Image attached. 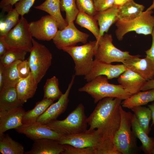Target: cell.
Wrapping results in <instances>:
<instances>
[{
    "instance_id": "obj_30",
    "label": "cell",
    "mask_w": 154,
    "mask_h": 154,
    "mask_svg": "<svg viewBox=\"0 0 154 154\" xmlns=\"http://www.w3.org/2000/svg\"><path fill=\"white\" fill-rule=\"evenodd\" d=\"M75 23L82 27L90 31L97 40L99 35V28L95 17L88 15L82 10H79Z\"/></svg>"
},
{
    "instance_id": "obj_13",
    "label": "cell",
    "mask_w": 154,
    "mask_h": 154,
    "mask_svg": "<svg viewBox=\"0 0 154 154\" xmlns=\"http://www.w3.org/2000/svg\"><path fill=\"white\" fill-rule=\"evenodd\" d=\"M100 138V135L98 129H88L75 134L63 135L58 141L62 144L69 145L76 147H92L94 149L95 151Z\"/></svg>"
},
{
    "instance_id": "obj_5",
    "label": "cell",
    "mask_w": 154,
    "mask_h": 154,
    "mask_svg": "<svg viewBox=\"0 0 154 154\" xmlns=\"http://www.w3.org/2000/svg\"><path fill=\"white\" fill-rule=\"evenodd\" d=\"M153 10H146L134 19L119 20L116 23L115 34L117 39L121 40L125 35L134 31L138 34H151L154 28V16Z\"/></svg>"
},
{
    "instance_id": "obj_14",
    "label": "cell",
    "mask_w": 154,
    "mask_h": 154,
    "mask_svg": "<svg viewBox=\"0 0 154 154\" xmlns=\"http://www.w3.org/2000/svg\"><path fill=\"white\" fill-rule=\"evenodd\" d=\"M15 130L33 141L42 139L58 141L63 135L51 129L46 124L37 121L29 124L23 125Z\"/></svg>"
},
{
    "instance_id": "obj_40",
    "label": "cell",
    "mask_w": 154,
    "mask_h": 154,
    "mask_svg": "<svg viewBox=\"0 0 154 154\" xmlns=\"http://www.w3.org/2000/svg\"><path fill=\"white\" fill-rule=\"evenodd\" d=\"M17 68L20 79L27 77L31 72L29 62L27 60L19 62L17 65Z\"/></svg>"
},
{
    "instance_id": "obj_4",
    "label": "cell",
    "mask_w": 154,
    "mask_h": 154,
    "mask_svg": "<svg viewBox=\"0 0 154 154\" xmlns=\"http://www.w3.org/2000/svg\"><path fill=\"white\" fill-rule=\"evenodd\" d=\"M119 109L120 121L115 136V147L121 154L132 153L137 147L136 137L131 130L133 114L124 110L121 105Z\"/></svg>"
},
{
    "instance_id": "obj_47",
    "label": "cell",
    "mask_w": 154,
    "mask_h": 154,
    "mask_svg": "<svg viewBox=\"0 0 154 154\" xmlns=\"http://www.w3.org/2000/svg\"><path fill=\"white\" fill-rule=\"evenodd\" d=\"M131 0H115L114 5L119 7Z\"/></svg>"
},
{
    "instance_id": "obj_11",
    "label": "cell",
    "mask_w": 154,
    "mask_h": 154,
    "mask_svg": "<svg viewBox=\"0 0 154 154\" xmlns=\"http://www.w3.org/2000/svg\"><path fill=\"white\" fill-rule=\"evenodd\" d=\"M89 36L78 30L72 22L62 30H59L52 40L56 47L62 50L64 48L76 46L79 42L86 43Z\"/></svg>"
},
{
    "instance_id": "obj_19",
    "label": "cell",
    "mask_w": 154,
    "mask_h": 154,
    "mask_svg": "<svg viewBox=\"0 0 154 154\" xmlns=\"http://www.w3.org/2000/svg\"><path fill=\"white\" fill-rule=\"evenodd\" d=\"M34 141L31 150L25 152V154H62L65 148V145L57 140L42 139Z\"/></svg>"
},
{
    "instance_id": "obj_36",
    "label": "cell",
    "mask_w": 154,
    "mask_h": 154,
    "mask_svg": "<svg viewBox=\"0 0 154 154\" xmlns=\"http://www.w3.org/2000/svg\"><path fill=\"white\" fill-rule=\"evenodd\" d=\"M61 11L66 13V20L68 24L75 20L79 10L75 0H60Z\"/></svg>"
},
{
    "instance_id": "obj_1",
    "label": "cell",
    "mask_w": 154,
    "mask_h": 154,
    "mask_svg": "<svg viewBox=\"0 0 154 154\" xmlns=\"http://www.w3.org/2000/svg\"><path fill=\"white\" fill-rule=\"evenodd\" d=\"M106 76H98L79 88L78 90L90 95L95 104L106 97L117 98L122 100L131 96L120 84H110Z\"/></svg>"
},
{
    "instance_id": "obj_51",
    "label": "cell",
    "mask_w": 154,
    "mask_h": 154,
    "mask_svg": "<svg viewBox=\"0 0 154 154\" xmlns=\"http://www.w3.org/2000/svg\"><path fill=\"white\" fill-rule=\"evenodd\" d=\"M152 154H154V150L153 151V152Z\"/></svg>"
},
{
    "instance_id": "obj_22",
    "label": "cell",
    "mask_w": 154,
    "mask_h": 154,
    "mask_svg": "<svg viewBox=\"0 0 154 154\" xmlns=\"http://www.w3.org/2000/svg\"><path fill=\"white\" fill-rule=\"evenodd\" d=\"M118 9L117 7L114 5L106 10L97 12L94 16L99 26V36L98 40H96L97 43L100 37L105 33H107L112 25L118 20L117 16Z\"/></svg>"
},
{
    "instance_id": "obj_16",
    "label": "cell",
    "mask_w": 154,
    "mask_h": 154,
    "mask_svg": "<svg viewBox=\"0 0 154 154\" xmlns=\"http://www.w3.org/2000/svg\"><path fill=\"white\" fill-rule=\"evenodd\" d=\"M127 69L123 64L114 65L94 60L92 70L84 78L89 82L98 76L103 75L111 80L118 78Z\"/></svg>"
},
{
    "instance_id": "obj_18",
    "label": "cell",
    "mask_w": 154,
    "mask_h": 154,
    "mask_svg": "<svg viewBox=\"0 0 154 154\" xmlns=\"http://www.w3.org/2000/svg\"><path fill=\"white\" fill-rule=\"evenodd\" d=\"M25 112L22 107L0 111V133L23 125L22 119Z\"/></svg>"
},
{
    "instance_id": "obj_29",
    "label": "cell",
    "mask_w": 154,
    "mask_h": 154,
    "mask_svg": "<svg viewBox=\"0 0 154 154\" xmlns=\"http://www.w3.org/2000/svg\"><path fill=\"white\" fill-rule=\"evenodd\" d=\"M0 152L2 154H24L23 146L8 134L0 133Z\"/></svg>"
},
{
    "instance_id": "obj_7",
    "label": "cell",
    "mask_w": 154,
    "mask_h": 154,
    "mask_svg": "<svg viewBox=\"0 0 154 154\" xmlns=\"http://www.w3.org/2000/svg\"><path fill=\"white\" fill-rule=\"evenodd\" d=\"M120 105L116 108L104 125L100 128L97 129L99 131L101 138L95 150V154H121L116 149L114 144L115 135L120 123Z\"/></svg>"
},
{
    "instance_id": "obj_35",
    "label": "cell",
    "mask_w": 154,
    "mask_h": 154,
    "mask_svg": "<svg viewBox=\"0 0 154 154\" xmlns=\"http://www.w3.org/2000/svg\"><path fill=\"white\" fill-rule=\"evenodd\" d=\"M20 61H18L9 66L5 67L3 88L15 87L20 79L17 68V64Z\"/></svg>"
},
{
    "instance_id": "obj_41",
    "label": "cell",
    "mask_w": 154,
    "mask_h": 154,
    "mask_svg": "<svg viewBox=\"0 0 154 154\" xmlns=\"http://www.w3.org/2000/svg\"><path fill=\"white\" fill-rule=\"evenodd\" d=\"M96 12L106 10L114 5L115 0H93Z\"/></svg>"
},
{
    "instance_id": "obj_9",
    "label": "cell",
    "mask_w": 154,
    "mask_h": 154,
    "mask_svg": "<svg viewBox=\"0 0 154 154\" xmlns=\"http://www.w3.org/2000/svg\"><path fill=\"white\" fill-rule=\"evenodd\" d=\"M122 100L106 97L100 100L93 112L87 118L89 130L102 127L110 117L116 108L121 105Z\"/></svg>"
},
{
    "instance_id": "obj_20",
    "label": "cell",
    "mask_w": 154,
    "mask_h": 154,
    "mask_svg": "<svg viewBox=\"0 0 154 154\" xmlns=\"http://www.w3.org/2000/svg\"><path fill=\"white\" fill-rule=\"evenodd\" d=\"M117 81L131 96L140 92L146 81L138 74L128 69L118 77Z\"/></svg>"
},
{
    "instance_id": "obj_31",
    "label": "cell",
    "mask_w": 154,
    "mask_h": 154,
    "mask_svg": "<svg viewBox=\"0 0 154 154\" xmlns=\"http://www.w3.org/2000/svg\"><path fill=\"white\" fill-rule=\"evenodd\" d=\"M0 22V36H5L18 23L20 15L15 8L9 10Z\"/></svg>"
},
{
    "instance_id": "obj_50",
    "label": "cell",
    "mask_w": 154,
    "mask_h": 154,
    "mask_svg": "<svg viewBox=\"0 0 154 154\" xmlns=\"http://www.w3.org/2000/svg\"><path fill=\"white\" fill-rule=\"evenodd\" d=\"M45 1H58L60 2V0H46Z\"/></svg>"
},
{
    "instance_id": "obj_8",
    "label": "cell",
    "mask_w": 154,
    "mask_h": 154,
    "mask_svg": "<svg viewBox=\"0 0 154 154\" xmlns=\"http://www.w3.org/2000/svg\"><path fill=\"white\" fill-rule=\"evenodd\" d=\"M112 35L106 33L101 37L97 43L98 46L94 60L108 64L121 62L137 56L132 55L128 51H123L116 47L112 43Z\"/></svg>"
},
{
    "instance_id": "obj_10",
    "label": "cell",
    "mask_w": 154,
    "mask_h": 154,
    "mask_svg": "<svg viewBox=\"0 0 154 154\" xmlns=\"http://www.w3.org/2000/svg\"><path fill=\"white\" fill-rule=\"evenodd\" d=\"M32 37L29 23L22 16L5 36V39L10 48H21L30 52L33 47Z\"/></svg>"
},
{
    "instance_id": "obj_43",
    "label": "cell",
    "mask_w": 154,
    "mask_h": 154,
    "mask_svg": "<svg viewBox=\"0 0 154 154\" xmlns=\"http://www.w3.org/2000/svg\"><path fill=\"white\" fill-rule=\"evenodd\" d=\"M152 37V43L151 48L145 51L146 57L152 62L154 65V28L151 34Z\"/></svg>"
},
{
    "instance_id": "obj_48",
    "label": "cell",
    "mask_w": 154,
    "mask_h": 154,
    "mask_svg": "<svg viewBox=\"0 0 154 154\" xmlns=\"http://www.w3.org/2000/svg\"><path fill=\"white\" fill-rule=\"evenodd\" d=\"M151 111L152 123V125H154V102L148 105Z\"/></svg>"
},
{
    "instance_id": "obj_12",
    "label": "cell",
    "mask_w": 154,
    "mask_h": 154,
    "mask_svg": "<svg viewBox=\"0 0 154 154\" xmlns=\"http://www.w3.org/2000/svg\"><path fill=\"white\" fill-rule=\"evenodd\" d=\"M33 37L39 40H53L59 30L58 24L50 15L42 17L40 19L29 23Z\"/></svg>"
},
{
    "instance_id": "obj_17",
    "label": "cell",
    "mask_w": 154,
    "mask_h": 154,
    "mask_svg": "<svg viewBox=\"0 0 154 154\" xmlns=\"http://www.w3.org/2000/svg\"><path fill=\"white\" fill-rule=\"evenodd\" d=\"M139 55L133 58L126 60L122 63L127 69L134 71L146 81L154 78V65L151 60L147 57L141 58Z\"/></svg>"
},
{
    "instance_id": "obj_32",
    "label": "cell",
    "mask_w": 154,
    "mask_h": 154,
    "mask_svg": "<svg viewBox=\"0 0 154 154\" xmlns=\"http://www.w3.org/2000/svg\"><path fill=\"white\" fill-rule=\"evenodd\" d=\"M133 112L141 127L148 135L150 131L149 122L152 119L151 111L149 108L139 106L131 109Z\"/></svg>"
},
{
    "instance_id": "obj_49",
    "label": "cell",
    "mask_w": 154,
    "mask_h": 154,
    "mask_svg": "<svg viewBox=\"0 0 154 154\" xmlns=\"http://www.w3.org/2000/svg\"><path fill=\"white\" fill-rule=\"evenodd\" d=\"M154 9V0H153L152 4L146 10L149 11Z\"/></svg>"
},
{
    "instance_id": "obj_3",
    "label": "cell",
    "mask_w": 154,
    "mask_h": 154,
    "mask_svg": "<svg viewBox=\"0 0 154 154\" xmlns=\"http://www.w3.org/2000/svg\"><path fill=\"white\" fill-rule=\"evenodd\" d=\"M98 46L96 40L90 41L81 46L66 47L62 49L73 59L75 75L85 76L90 72L93 65V58Z\"/></svg>"
},
{
    "instance_id": "obj_28",
    "label": "cell",
    "mask_w": 154,
    "mask_h": 154,
    "mask_svg": "<svg viewBox=\"0 0 154 154\" xmlns=\"http://www.w3.org/2000/svg\"><path fill=\"white\" fill-rule=\"evenodd\" d=\"M49 99L43 98L37 102L32 109L25 112L23 116V125H28L37 122L38 117L54 102Z\"/></svg>"
},
{
    "instance_id": "obj_39",
    "label": "cell",
    "mask_w": 154,
    "mask_h": 154,
    "mask_svg": "<svg viewBox=\"0 0 154 154\" xmlns=\"http://www.w3.org/2000/svg\"><path fill=\"white\" fill-rule=\"evenodd\" d=\"M36 0H21L15 4V8L21 17L27 14Z\"/></svg>"
},
{
    "instance_id": "obj_25",
    "label": "cell",
    "mask_w": 154,
    "mask_h": 154,
    "mask_svg": "<svg viewBox=\"0 0 154 154\" xmlns=\"http://www.w3.org/2000/svg\"><path fill=\"white\" fill-rule=\"evenodd\" d=\"M35 8L47 13L53 17L58 24L59 30H62L68 25L66 20L63 18L61 13L60 2L45 1Z\"/></svg>"
},
{
    "instance_id": "obj_42",
    "label": "cell",
    "mask_w": 154,
    "mask_h": 154,
    "mask_svg": "<svg viewBox=\"0 0 154 154\" xmlns=\"http://www.w3.org/2000/svg\"><path fill=\"white\" fill-rule=\"evenodd\" d=\"M21 0H2L0 3V7L3 12H8L14 5Z\"/></svg>"
},
{
    "instance_id": "obj_21",
    "label": "cell",
    "mask_w": 154,
    "mask_h": 154,
    "mask_svg": "<svg viewBox=\"0 0 154 154\" xmlns=\"http://www.w3.org/2000/svg\"><path fill=\"white\" fill-rule=\"evenodd\" d=\"M38 83L31 72L29 76L24 78H21L15 86L17 97L24 104L34 95Z\"/></svg>"
},
{
    "instance_id": "obj_27",
    "label": "cell",
    "mask_w": 154,
    "mask_h": 154,
    "mask_svg": "<svg viewBox=\"0 0 154 154\" xmlns=\"http://www.w3.org/2000/svg\"><path fill=\"white\" fill-rule=\"evenodd\" d=\"M144 6L133 0L129 1L118 7L117 16L119 20H130L139 16L143 11Z\"/></svg>"
},
{
    "instance_id": "obj_23",
    "label": "cell",
    "mask_w": 154,
    "mask_h": 154,
    "mask_svg": "<svg viewBox=\"0 0 154 154\" xmlns=\"http://www.w3.org/2000/svg\"><path fill=\"white\" fill-rule=\"evenodd\" d=\"M23 104L18 98L15 87L3 88L0 91V111L23 107Z\"/></svg>"
},
{
    "instance_id": "obj_2",
    "label": "cell",
    "mask_w": 154,
    "mask_h": 154,
    "mask_svg": "<svg viewBox=\"0 0 154 154\" xmlns=\"http://www.w3.org/2000/svg\"><path fill=\"white\" fill-rule=\"evenodd\" d=\"M87 118L84 105L80 103L64 119H55L46 124L50 128L62 135H72L87 129Z\"/></svg>"
},
{
    "instance_id": "obj_24",
    "label": "cell",
    "mask_w": 154,
    "mask_h": 154,
    "mask_svg": "<svg viewBox=\"0 0 154 154\" xmlns=\"http://www.w3.org/2000/svg\"><path fill=\"white\" fill-rule=\"evenodd\" d=\"M131 129L135 136L141 141L144 153L147 154H152L154 150V138L148 136L140 126L134 114L131 121Z\"/></svg>"
},
{
    "instance_id": "obj_33",
    "label": "cell",
    "mask_w": 154,
    "mask_h": 154,
    "mask_svg": "<svg viewBox=\"0 0 154 154\" xmlns=\"http://www.w3.org/2000/svg\"><path fill=\"white\" fill-rule=\"evenodd\" d=\"M43 91V98L53 101L58 100L63 94L59 88L58 79L55 76L47 79Z\"/></svg>"
},
{
    "instance_id": "obj_15",
    "label": "cell",
    "mask_w": 154,
    "mask_h": 154,
    "mask_svg": "<svg viewBox=\"0 0 154 154\" xmlns=\"http://www.w3.org/2000/svg\"><path fill=\"white\" fill-rule=\"evenodd\" d=\"M75 75L72 76L71 80L64 94L58 101L51 105L38 118L37 122L46 124L50 121L57 119L66 109L69 101V93L74 82Z\"/></svg>"
},
{
    "instance_id": "obj_37",
    "label": "cell",
    "mask_w": 154,
    "mask_h": 154,
    "mask_svg": "<svg viewBox=\"0 0 154 154\" xmlns=\"http://www.w3.org/2000/svg\"><path fill=\"white\" fill-rule=\"evenodd\" d=\"M77 8L86 13L94 16L96 13L93 0H75Z\"/></svg>"
},
{
    "instance_id": "obj_26",
    "label": "cell",
    "mask_w": 154,
    "mask_h": 154,
    "mask_svg": "<svg viewBox=\"0 0 154 154\" xmlns=\"http://www.w3.org/2000/svg\"><path fill=\"white\" fill-rule=\"evenodd\" d=\"M154 101V89L139 92L124 100L121 103L122 107L131 109L137 106L146 105Z\"/></svg>"
},
{
    "instance_id": "obj_46",
    "label": "cell",
    "mask_w": 154,
    "mask_h": 154,
    "mask_svg": "<svg viewBox=\"0 0 154 154\" xmlns=\"http://www.w3.org/2000/svg\"><path fill=\"white\" fill-rule=\"evenodd\" d=\"M5 67L0 63V91L3 86Z\"/></svg>"
},
{
    "instance_id": "obj_45",
    "label": "cell",
    "mask_w": 154,
    "mask_h": 154,
    "mask_svg": "<svg viewBox=\"0 0 154 154\" xmlns=\"http://www.w3.org/2000/svg\"><path fill=\"white\" fill-rule=\"evenodd\" d=\"M154 89V79L146 81L142 87L141 90L144 91Z\"/></svg>"
},
{
    "instance_id": "obj_34",
    "label": "cell",
    "mask_w": 154,
    "mask_h": 154,
    "mask_svg": "<svg viewBox=\"0 0 154 154\" xmlns=\"http://www.w3.org/2000/svg\"><path fill=\"white\" fill-rule=\"evenodd\" d=\"M27 52L25 50L21 48H10L0 57V63L6 67L18 61H23L25 60Z\"/></svg>"
},
{
    "instance_id": "obj_6",
    "label": "cell",
    "mask_w": 154,
    "mask_h": 154,
    "mask_svg": "<svg viewBox=\"0 0 154 154\" xmlns=\"http://www.w3.org/2000/svg\"><path fill=\"white\" fill-rule=\"evenodd\" d=\"M33 47L28 60L31 73L36 82L39 83L51 64L52 54L44 45L32 39Z\"/></svg>"
},
{
    "instance_id": "obj_38",
    "label": "cell",
    "mask_w": 154,
    "mask_h": 154,
    "mask_svg": "<svg viewBox=\"0 0 154 154\" xmlns=\"http://www.w3.org/2000/svg\"><path fill=\"white\" fill-rule=\"evenodd\" d=\"M65 145V149L62 154H95L94 149L92 147L80 148Z\"/></svg>"
},
{
    "instance_id": "obj_44",
    "label": "cell",
    "mask_w": 154,
    "mask_h": 154,
    "mask_svg": "<svg viewBox=\"0 0 154 154\" xmlns=\"http://www.w3.org/2000/svg\"><path fill=\"white\" fill-rule=\"evenodd\" d=\"M9 48L5 41V36H0V57L2 56Z\"/></svg>"
}]
</instances>
